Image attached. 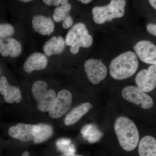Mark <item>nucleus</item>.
I'll return each instance as SVG.
<instances>
[{"label":"nucleus","instance_id":"c85d7f7f","mask_svg":"<svg viewBox=\"0 0 156 156\" xmlns=\"http://www.w3.org/2000/svg\"><path fill=\"white\" fill-rule=\"evenodd\" d=\"M78 1H80L81 2L83 3V4H87L91 2L92 0H78Z\"/></svg>","mask_w":156,"mask_h":156},{"label":"nucleus","instance_id":"7c9ffc66","mask_svg":"<svg viewBox=\"0 0 156 156\" xmlns=\"http://www.w3.org/2000/svg\"><path fill=\"white\" fill-rule=\"evenodd\" d=\"M22 156H29V153L28 151H26L23 153Z\"/></svg>","mask_w":156,"mask_h":156},{"label":"nucleus","instance_id":"a878e982","mask_svg":"<svg viewBox=\"0 0 156 156\" xmlns=\"http://www.w3.org/2000/svg\"><path fill=\"white\" fill-rule=\"evenodd\" d=\"M73 23V20L72 17L69 14L62 20V27L66 29H67L72 26Z\"/></svg>","mask_w":156,"mask_h":156},{"label":"nucleus","instance_id":"9b49d317","mask_svg":"<svg viewBox=\"0 0 156 156\" xmlns=\"http://www.w3.org/2000/svg\"><path fill=\"white\" fill-rule=\"evenodd\" d=\"M0 92L7 103H19L22 99L21 91L18 87L10 85L5 76L0 79Z\"/></svg>","mask_w":156,"mask_h":156},{"label":"nucleus","instance_id":"f03ea898","mask_svg":"<svg viewBox=\"0 0 156 156\" xmlns=\"http://www.w3.org/2000/svg\"><path fill=\"white\" fill-rule=\"evenodd\" d=\"M138 64L136 54L132 51H127L112 59L109 66L110 74L118 80L128 79L136 72Z\"/></svg>","mask_w":156,"mask_h":156},{"label":"nucleus","instance_id":"2eb2a0df","mask_svg":"<svg viewBox=\"0 0 156 156\" xmlns=\"http://www.w3.org/2000/svg\"><path fill=\"white\" fill-rule=\"evenodd\" d=\"M66 45L65 40L61 36L53 37L45 43L43 47V51L48 57L58 55L64 52Z\"/></svg>","mask_w":156,"mask_h":156},{"label":"nucleus","instance_id":"7ed1b4c3","mask_svg":"<svg viewBox=\"0 0 156 156\" xmlns=\"http://www.w3.org/2000/svg\"><path fill=\"white\" fill-rule=\"evenodd\" d=\"M126 4V0H111L107 5L94 7L92 10L93 20L95 23L101 24L122 17Z\"/></svg>","mask_w":156,"mask_h":156},{"label":"nucleus","instance_id":"1a4fd4ad","mask_svg":"<svg viewBox=\"0 0 156 156\" xmlns=\"http://www.w3.org/2000/svg\"><path fill=\"white\" fill-rule=\"evenodd\" d=\"M137 87L145 92L153 91L156 87V65H151L147 69L138 73L135 78Z\"/></svg>","mask_w":156,"mask_h":156},{"label":"nucleus","instance_id":"f257e3e1","mask_svg":"<svg viewBox=\"0 0 156 156\" xmlns=\"http://www.w3.org/2000/svg\"><path fill=\"white\" fill-rule=\"evenodd\" d=\"M115 133L119 143L123 150H134L139 141V133L135 123L127 117L121 116L114 124Z\"/></svg>","mask_w":156,"mask_h":156},{"label":"nucleus","instance_id":"cd10ccee","mask_svg":"<svg viewBox=\"0 0 156 156\" xmlns=\"http://www.w3.org/2000/svg\"><path fill=\"white\" fill-rule=\"evenodd\" d=\"M151 6L156 10V0H148Z\"/></svg>","mask_w":156,"mask_h":156},{"label":"nucleus","instance_id":"0eeeda50","mask_svg":"<svg viewBox=\"0 0 156 156\" xmlns=\"http://www.w3.org/2000/svg\"><path fill=\"white\" fill-rule=\"evenodd\" d=\"M84 68L89 81L94 85L99 84L106 78L107 69L100 59H88L85 61Z\"/></svg>","mask_w":156,"mask_h":156},{"label":"nucleus","instance_id":"20e7f679","mask_svg":"<svg viewBox=\"0 0 156 156\" xmlns=\"http://www.w3.org/2000/svg\"><path fill=\"white\" fill-rule=\"evenodd\" d=\"M32 93L37 108L42 112H49L56 97L55 91L48 90V85L44 81H37L33 85Z\"/></svg>","mask_w":156,"mask_h":156},{"label":"nucleus","instance_id":"423d86ee","mask_svg":"<svg viewBox=\"0 0 156 156\" xmlns=\"http://www.w3.org/2000/svg\"><path fill=\"white\" fill-rule=\"evenodd\" d=\"M72 95L69 90L63 89L58 92L53 105L49 111V116L58 119L67 112L71 106Z\"/></svg>","mask_w":156,"mask_h":156},{"label":"nucleus","instance_id":"aec40b11","mask_svg":"<svg viewBox=\"0 0 156 156\" xmlns=\"http://www.w3.org/2000/svg\"><path fill=\"white\" fill-rule=\"evenodd\" d=\"M81 132L85 139L91 144L97 142L102 136V134L93 125L84 126Z\"/></svg>","mask_w":156,"mask_h":156},{"label":"nucleus","instance_id":"5701e85b","mask_svg":"<svg viewBox=\"0 0 156 156\" xmlns=\"http://www.w3.org/2000/svg\"><path fill=\"white\" fill-rule=\"evenodd\" d=\"M71 9L72 5L69 3L57 7L53 11V20L56 23L62 21L66 17L69 15L70 11Z\"/></svg>","mask_w":156,"mask_h":156},{"label":"nucleus","instance_id":"ddd939ff","mask_svg":"<svg viewBox=\"0 0 156 156\" xmlns=\"http://www.w3.org/2000/svg\"><path fill=\"white\" fill-rule=\"evenodd\" d=\"M48 59L44 54L36 52L32 54L26 59L23 69L26 72L31 73L35 70H41L48 66Z\"/></svg>","mask_w":156,"mask_h":156},{"label":"nucleus","instance_id":"f8f14e48","mask_svg":"<svg viewBox=\"0 0 156 156\" xmlns=\"http://www.w3.org/2000/svg\"><path fill=\"white\" fill-rule=\"evenodd\" d=\"M32 24L34 31L42 35H49L54 32L55 23L50 17L35 15L33 17Z\"/></svg>","mask_w":156,"mask_h":156},{"label":"nucleus","instance_id":"39448f33","mask_svg":"<svg viewBox=\"0 0 156 156\" xmlns=\"http://www.w3.org/2000/svg\"><path fill=\"white\" fill-rule=\"evenodd\" d=\"M122 96L127 101L147 109L153 106L152 98L138 87L130 86L125 87L122 92Z\"/></svg>","mask_w":156,"mask_h":156},{"label":"nucleus","instance_id":"6e6552de","mask_svg":"<svg viewBox=\"0 0 156 156\" xmlns=\"http://www.w3.org/2000/svg\"><path fill=\"white\" fill-rule=\"evenodd\" d=\"M39 129V125L20 123L9 128V134L12 138L23 142H30L34 140L35 133Z\"/></svg>","mask_w":156,"mask_h":156},{"label":"nucleus","instance_id":"6ab92c4d","mask_svg":"<svg viewBox=\"0 0 156 156\" xmlns=\"http://www.w3.org/2000/svg\"><path fill=\"white\" fill-rule=\"evenodd\" d=\"M40 129L35 133L33 140L35 144L41 143L48 140L53 135V127L50 125L46 124H39Z\"/></svg>","mask_w":156,"mask_h":156},{"label":"nucleus","instance_id":"2f4dec72","mask_svg":"<svg viewBox=\"0 0 156 156\" xmlns=\"http://www.w3.org/2000/svg\"><path fill=\"white\" fill-rule=\"evenodd\" d=\"M18 1L23 3H27L29 2H31V1H32V0H18Z\"/></svg>","mask_w":156,"mask_h":156},{"label":"nucleus","instance_id":"b1692460","mask_svg":"<svg viewBox=\"0 0 156 156\" xmlns=\"http://www.w3.org/2000/svg\"><path fill=\"white\" fill-rule=\"evenodd\" d=\"M15 33L14 27L7 23H2L0 25V37L1 39L10 37Z\"/></svg>","mask_w":156,"mask_h":156},{"label":"nucleus","instance_id":"412c9836","mask_svg":"<svg viewBox=\"0 0 156 156\" xmlns=\"http://www.w3.org/2000/svg\"><path fill=\"white\" fill-rule=\"evenodd\" d=\"M93 43V38L90 34L83 37L75 42L71 46L70 51L73 54L78 53L80 48H88L91 47Z\"/></svg>","mask_w":156,"mask_h":156},{"label":"nucleus","instance_id":"a211bd4d","mask_svg":"<svg viewBox=\"0 0 156 156\" xmlns=\"http://www.w3.org/2000/svg\"><path fill=\"white\" fill-rule=\"evenodd\" d=\"M140 156H156V139L153 136H144L138 145Z\"/></svg>","mask_w":156,"mask_h":156},{"label":"nucleus","instance_id":"c756f323","mask_svg":"<svg viewBox=\"0 0 156 156\" xmlns=\"http://www.w3.org/2000/svg\"><path fill=\"white\" fill-rule=\"evenodd\" d=\"M83 156L80 154H62L60 156Z\"/></svg>","mask_w":156,"mask_h":156},{"label":"nucleus","instance_id":"9d476101","mask_svg":"<svg viewBox=\"0 0 156 156\" xmlns=\"http://www.w3.org/2000/svg\"><path fill=\"white\" fill-rule=\"evenodd\" d=\"M134 49L141 61L147 64L156 65V46L150 41L137 42Z\"/></svg>","mask_w":156,"mask_h":156},{"label":"nucleus","instance_id":"bb28decb","mask_svg":"<svg viewBox=\"0 0 156 156\" xmlns=\"http://www.w3.org/2000/svg\"><path fill=\"white\" fill-rule=\"evenodd\" d=\"M147 31L152 35L156 36V24L150 23L147 26Z\"/></svg>","mask_w":156,"mask_h":156},{"label":"nucleus","instance_id":"f3484780","mask_svg":"<svg viewBox=\"0 0 156 156\" xmlns=\"http://www.w3.org/2000/svg\"><path fill=\"white\" fill-rule=\"evenodd\" d=\"M88 34H89V31L84 23H76L70 29L66 34L65 40L66 44L71 47L76 41Z\"/></svg>","mask_w":156,"mask_h":156},{"label":"nucleus","instance_id":"dca6fc26","mask_svg":"<svg viewBox=\"0 0 156 156\" xmlns=\"http://www.w3.org/2000/svg\"><path fill=\"white\" fill-rule=\"evenodd\" d=\"M93 106L91 104L86 102L75 108L65 117L64 121L65 125L71 126L77 122Z\"/></svg>","mask_w":156,"mask_h":156},{"label":"nucleus","instance_id":"4be33fe9","mask_svg":"<svg viewBox=\"0 0 156 156\" xmlns=\"http://www.w3.org/2000/svg\"><path fill=\"white\" fill-rule=\"evenodd\" d=\"M56 145L57 150L64 154L75 153L74 145L70 140L68 138H60L56 141Z\"/></svg>","mask_w":156,"mask_h":156},{"label":"nucleus","instance_id":"4468645a","mask_svg":"<svg viewBox=\"0 0 156 156\" xmlns=\"http://www.w3.org/2000/svg\"><path fill=\"white\" fill-rule=\"evenodd\" d=\"M22 51L21 44L16 39L9 38L6 39L5 42L2 39L0 40V53L2 56L16 58L20 55Z\"/></svg>","mask_w":156,"mask_h":156},{"label":"nucleus","instance_id":"393cba45","mask_svg":"<svg viewBox=\"0 0 156 156\" xmlns=\"http://www.w3.org/2000/svg\"><path fill=\"white\" fill-rule=\"evenodd\" d=\"M43 2L47 5L58 6L59 5H64L68 3L69 0H43Z\"/></svg>","mask_w":156,"mask_h":156}]
</instances>
